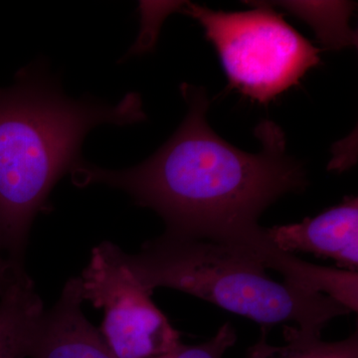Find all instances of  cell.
Returning <instances> with one entry per match:
<instances>
[{
	"mask_svg": "<svg viewBox=\"0 0 358 358\" xmlns=\"http://www.w3.org/2000/svg\"><path fill=\"white\" fill-rule=\"evenodd\" d=\"M84 301L103 313L101 334L115 358H150L173 352L180 334L117 262L103 242L80 275Z\"/></svg>",
	"mask_w": 358,
	"mask_h": 358,
	"instance_id": "obj_5",
	"label": "cell"
},
{
	"mask_svg": "<svg viewBox=\"0 0 358 358\" xmlns=\"http://www.w3.org/2000/svg\"><path fill=\"white\" fill-rule=\"evenodd\" d=\"M266 232L272 243L285 253L331 259L338 268L357 273V197H348L315 217L266 228Z\"/></svg>",
	"mask_w": 358,
	"mask_h": 358,
	"instance_id": "obj_7",
	"label": "cell"
},
{
	"mask_svg": "<svg viewBox=\"0 0 358 358\" xmlns=\"http://www.w3.org/2000/svg\"><path fill=\"white\" fill-rule=\"evenodd\" d=\"M180 91L187 114L155 155L122 171L81 160L71 171L73 182L128 193L164 219L167 236L231 245L256 257L266 268L279 270L288 255L258 221L278 199L307 188L303 164L288 155L284 131L275 122L265 120L257 126L262 150L249 154L209 126V99L202 87L183 83Z\"/></svg>",
	"mask_w": 358,
	"mask_h": 358,
	"instance_id": "obj_1",
	"label": "cell"
},
{
	"mask_svg": "<svg viewBox=\"0 0 358 358\" xmlns=\"http://www.w3.org/2000/svg\"><path fill=\"white\" fill-rule=\"evenodd\" d=\"M236 341V331L230 322H226L213 338L203 343L186 345L181 343L174 350V358H223Z\"/></svg>",
	"mask_w": 358,
	"mask_h": 358,
	"instance_id": "obj_11",
	"label": "cell"
},
{
	"mask_svg": "<svg viewBox=\"0 0 358 358\" xmlns=\"http://www.w3.org/2000/svg\"><path fill=\"white\" fill-rule=\"evenodd\" d=\"M80 277L71 278L57 301L26 324L21 358H115L102 334L87 320Z\"/></svg>",
	"mask_w": 358,
	"mask_h": 358,
	"instance_id": "obj_6",
	"label": "cell"
},
{
	"mask_svg": "<svg viewBox=\"0 0 358 358\" xmlns=\"http://www.w3.org/2000/svg\"><path fill=\"white\" fill-rule=\"evenodd\" d=\"M43 308L27 273L0 294V358H21V339L26 324Z\"/></svg>",
	"mask_w": 358,
	"mask_h": 358,
	"instance_id": "obj_9",
	"label": "cell"
},
{
	"mask_svg": "<svg viewBox=\"0 0 358 358\" xmlns=\"http://www.w3.org/2000/svg\"><path fill=\"white\" fill-rule=\"evenodd\" d=\"M185 2H155V11L154 22L150 20L147 14H143V30L138 42L129 50L128 55L143 53L148 49L152 48L157 38V31L159 30L162 20L166 18L167 14L178 10L179 7L185 6Z\"/></svg>",
	"mask_w": 358,
	"mask_h": 358,
	"instance_id": "obj_12",
	"label": "cell"
},
{
	"mask_svg": "<svg viewBox=\"0 0 358 358\" xmlns=\"http://www.w3.org/2000/svg\"><path fill=\"white\" fill-rule=\"evenodd\" d=\"M173 352L166 353V355H157V357L150 358H174Z\"/></svg>",
	"mask_w": 358,
	"mask_h": 358,
	"instance_id": "obj_13",
	"label": "cell"
},
{
	"mask_svg": "<svg viewBox=\"0 0 358 358\" xmlns=\"http://www.w3.org/2000/svg\"><path fill=\"white\" fill-rule=\"evenodd\" d=\"M244 13L215 11L185 2L181 11L199 21L215 47L230 86L267 103L300 83L320 64V49L264 2Z\"/></svg>",
	"mask_w": 358,
	"mask_h": 358,
	"instance_id": "obj_4",
	"label": "cell"
},
{
	"mask_svg": "<svg viewBox=\"0 0 358 358\" xmlns=\"http://www.w3.org/2000/svg\"><path fill=\"white\" fill-rule=\"evenodd\" d=\"M260 338L249 348L245 358H357V334L334 343L322 341L320 334L284 326L286 343L273 345L268 341V329L261 327Z\"/></svg>",
	"mask_w": 358,
	"mask_h": 358,
	"instance_id": "obj_8",
	"label": "cell"
},
{
	"mask_svg": "<svg viewBox=\"0 0 358 358\" xmlns=\"http://www.w3.org/2000/svg\"><path fill=\"white\" fill-rule=\"evenodd\" d=\"M109 246L117 262L150 293L176 289L266 329L294 324L301 331L322 334L329 322L352 313L326 294L274 281L256 257L231 245L164 234L136 254L110 242Z\"/></svg>",
	"mask_w": 358,
	"mask_h": 358,
	"instance_id": "obj_3",
	"label": "cell"
},
{
	"mask_svg": "<svg viewBox=\"0 0 358 358\" xmlns=\"http://www.w3.org/2000/svg\"><path fill=\"white\" fill-rule=\"evenodd\" d=\"M286 9L305 20L317 33L327 48L357 46V35L348 24L355 4L346 1H274L265 2Z\"/></svg>",
	"mask_w": 358,
	"mask_h": 358,
	"instance_id": "obj_10",
	"label": "cell"
},
{
	"mask_svg": "<svg viewBox=\"0 0 358 358\" xmlns=\"http://www.w3.org/2000/svg\"><path fill=\"white\" fill-rule=\"evenodd\" d=\"M145 117L136 93L115 105L70 98L42 61L22 68L13 85L0 88V251L14 270H25L33 220L59 179L83 160L89 131Z\"/></svg>",
	"mask_w": 358,
	"mask_h": 358,
	"instance_id": "obj_2",
	"label": "cell"
}]
</instances>
